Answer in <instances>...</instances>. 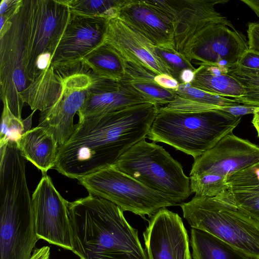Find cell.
I'll list each match as a JSON object with an SVG mask.
<instances>
[{
    "mask_svg": "<svg viewBox=\"0 0 259 259\" xmlns=\"http://www.w3.org/2000/svg\"><path fill=\"white\" fill-rule=\"evenodd\" d=\"M259 162V146L230 133L194 159L190 177L205 173L224 176Z\"/></svg>",
    "mask_w": 259,
    "mask_h": 259,
    "instance_id": "15",
    "label": "cell"
},
{
    "mask_svg": "<svg viewBox=\"0 0 259 259\" xmlns=\"http://www.w3.org/2000/svg\"><path fill=\"white\" fill-rule=\"evenodd\" d=\"M124 0H66L71 13L110 19L117 17Z\"/></svg>",
    "mask_w": 259,
    "mask_h": 259,
    "instance_id": "26",
    "label": "cell"
},
{
    "mask_svg": "<svg viewBox=\"0 0 259 259\" xmlns=\"http://www.w3.org/2000/svg\"><path fill=\"white\" fill-rule=\"evenodd\" d=\"M29 0L0 28L1 98L12 113L22 118L24 104L20 94L30 84L25 74L26 41Z\"/></svg>",
    "mask_w": 259,
    "mask_h": 259,
    "instance_id": "9",
    "label": "cell"
},
{
    "mask_svg": "<svg viewBox=\"0 0 259 259\" xmlns=\"http://www.w3.org/2000/svg\"><path fill=\"white\" fill-rule=\"evenodd\" d=\"M113 166L179 205L192 194L189 178L180 163L162 146L145 139L132 146Z\"/></svg>",
    "mask_w": 259,
    "mask_h": 259,
    "instance_id": "6",
    "label": "cell"
},
{
    "mask_svg": "<svg viewBox=\"0 0 259 259\" xmlns=\"http://www.w3.org/2000/svg\"><path fill=\"white\" fill-rule=\"evenodd\" d=\"M252 123L256 130L257 136L259 137V108H258L253 114Z\"/></svg>",
    "mask_w": 259,
    "mask_h": 259,
    "instance_id": "41",
    "label": "cell"
},
{
    "mask_svg": "<svg viewBox=\"0 0 259 259\" xmlns=\"http://www.w3.org/2000/svg\"><path fill=\"white\" fill-rule=\"evenodd\" d=\"M3 109L1 117L0 147L9 142H17L26 132L31 129L32 113L23 119L15 116L11 111L6 101L3 102Z\"/></svg>",
    "mask_w": 259,
    "mask_h": 259,
    "instance_id": "27",
    "label": "cell"
},
{
    "mask_svg": "<svg viewBox=\"0 0 259 259\" xmlns=\"http://www.w3.org/2000/svg\"><path fill=\"white\" fill-rule=\"evenodd\" d=\"M241 1L247 5L259 17V0H241Z\"/></svg>",
    "mask_w": 259,
    "mask_h": 259,
    "instance_id": "40",
    "label": "cell"
},
{
    "mask_svg": "<svg viewBox=\"0 0 259 259\" xmlns=\"http://www.w3.org/2000/svg\"><path fill=\"white\" fill-rule=\"evenodd\" d=\"M69 209L72 251L80 259H148L138 231L116 204L89 194Z\"/></svg>",
    "mask_w": 259,
    "mask_h": 259,
    "instance_id": "2",
    "label": "cell"
},
{
    "mask_svg": "<svg viewBox=\"0 0 259 259\" xmlns=\"http://www.w3.org/2000/svg\"><path fill=\"white\" fill-rule=\"evenodd\" d=\"M155 50L157 55L171 71L172 77L179 82L180 75L182 71L191 69L195 71L196 69L183 54L175 49L155 46Z\"/></svg>",
    "mask_w": 259,
    "mask_h": 259,
    "instance_id": "32",
    "label": "cell"
},
{
    "mask_svg": "<svg viewBox=\"0 0 259 259\" xmlns=\"http://www.w3.org/2000/svg\"><path fill=\"white\" fill-rule=\"evenodd\" d=\"M147 102L127 80L117 81L98 75L77 115L79 118L102 115Z\"/></svg>",
    "mask_w": 259,
    "mask_h": 259,
    "instance_id": "18",
    "label": "cell"
},
{
    "mask_svg": "<svg viewBox=\"0 0 259 259\" xmlns=\"http://www.w3.org/2000/svg\"><path fill=\"white\" fill-rule=\"evenodd\" d=\"M159 108L147 102L79 118L70 138L59 148L54 168L78 180L113 166L132 146L147 138Z\"/></svg>",
    "mask_w": 259,
    "mask_h": 259,
    "instance_id": "1",
    "label": "cell"
},
{
    "mask_svg": "<svg viewBox=\"0 0 259 259\" xmlns=\"http://www.w3.org/2000/svg\"><path fill=\"white\" fill-rule=\"evenodd\" d=\"M143 236L148 259H192L182 219L166 207L150 217Z\"/></svg>",
    "mask_w": 259,
    "mask_h": 259,
    "instance_id": "14",
    "label": "cell"
},
{
    "mask_svg": "<svg viewBox=\"0 0 259 259\" xmlns=\"http://www.w3.org/2000/svg\"><path fill=\"white\" fill-rule=\"evenodd\" d=\"M71 14L66 0H29L25 74L30 83L50 66Z\"/></svg>",
    "mask_w": 259,
    "mask_h": 259,
    "instance_id": "7",
    "label": "cell"
},
{
    "mask_svg": "<svg viewBox=\"0 0 259 259\" xmlns=\"http://www.w3.org/2000/svg\"><path fill=\"white\" fill-rule=\"evenodd\" d=\"M61 80L51 65L44 71L20 96L34 111H45L57 102L61 94Z\"/></svg>",
    "mask_w": 259,
    "mask_h": 259,
    "instance_id": "22",
    "label": "cell"
},
{
    "mask_svg": "<svg viewBox=\"0 0 259 259\" xmlns=\"http://www.w3.org/2000/svg\"><path fill=\"white\" fill-rule=\"evenodd\" d=\"M0 259H30L39 240L24 158L15 142L0 147Z\"/></svg>",
    "mask_w": 259,
    "mask_h": 259,
    "instance_id": "3",
    "label": "cell"
},
{
    "mask_svg": "<svg viewBox=\"0 0 259 259\" xmlns=\"http://www.w3.org/2000/svg\"><path fill=\"white\" fill-rule=\"evenodd\" d=\"M179 205L191 228L259 259V221L240 207L228 190L213 197L195 195Z\"/></svg>",
    "mask_w": 259,
    "mask_h": 259,
    "instance_id": "4",
    "label": "cell"
},
{
    "mask_svg": "<svg viewBox=\"0 0 259 259\" xmlns=\"http://www.w3.org/2000/svg\"><path fill=\"white\" fill-rule=\"evenodd\" d=\"M99 76L120 81L125 77V63L117 51L105 42L81 60Z\"/></svg>",
    "mask_w": 259,
    "mask_h": 259,
    "instance_id": "25",
    "label": "cell"
},
{
    "mask_svg": "<svg viewBox=\"0 0 259 259\" xmlns=\"http://www.w3.org/2000/svg\"><path fill=\"white\" fill-rule=\"evenodd\" d=\"M154 80L159 86L173 91H177L180 85V83L177 79L167 74H157Z\"/></svg>",
    "mask_w": 259,
    "mask_h": 259,
    "instance_id": "37",
    "label": "cell"
},
{
    "mask_svg": "<svg viewBox=\"0 0 259 259\" xmlns=\"http://www.w3.org/2000/svg\"><path fill=\"white\" fill-rule=\"evenodd\" d=\"M253 165H254L255 168L256 169V170L259 173V162L254 164Z\"/></svg>",
    "mask_w": 259,
    "mask_h": 259,
    "instance_id": "42",
    "label": "cell"
},
{
    "mask_svg": "<svg viewBox=\"0 0 259 259\" xmlns=\"http://www.w3.org/2000/svg\"><path fill=\"white\" fill-rule=\"evenodd\" d=\"M189 179L191 191L196 196L213 197L228 190L226 176L205 173Z\"/></svg>",
    "mask_w": 259,
    "mask_h": 259,
    "instance_id": "28",
    "label": "cell"
},
{
    "mask_svg": "<svg viewBox=\"0 0 259 259\" xmlns=\"http://www.w3.org/2000/svg\"><path fill=\"white\" fill-rule=\"evenodd\" d=\"M228 73L236 79L244 90V95L234 99L243 105L259 107V75L244 73L235 68Z\"/></svg>",
    "mask_w": 259,
    "mask_h": 259,
    "instance_id": "30",
    "label": "cell"
},
{
    "mask_svg": "<svg viewBox=\"0 0 259 259\" xmlns=\"http://www.w3.org/2000/svg\"><path fill=\"white\" fill-rule=\"evenodd\" d=\"M190 245L193 259H253L203 230L192 228Z\"/></svg>",
    "mask_w": 259,
    "mask_h": 259,
    "instance_id": "24",
    "label": "cell"
},
{
    "mask_svg": "<svg viewBox=\"0 0 259 259\" xmlns=\"http://www.w3.org/2000/svg\"><path fill=\"white\" fill-rule=\"evenodd\" d=\"M50 255V247L45 246L33 250L30 259H49Z\"/></svg>",
    "mask_w": 259,
    "mask_h": 259,
    "instance_id": "38",
    "label": "cell"
},
{
    "mask_svg": "<svg viewBox=\"0 0 259 259\" xmlns=\"http://www.w3.org/2000/svg\"><path fill=\"white\" fill-rule=\"evenodd\" d=\"M195 71L191 69L182 71L180 75L179 83L183 84L190 83L194 78Z\"/></svg>",
    "mask_w": 259,
    "mask_h": 259,
    "instance_id": "39",
    "label": "cell"
},
{
    "mask_svg": "<svg viewBox=\"0 0 259 259\" xmlns=\"http://www.w3.org/2000/svg\"><path fill=\"white\" fill-rule=\"evenodd\" d=\"M171 21L175 33V50L183 47L205 27L214 23L234 28L227 18L215 9L217 4L228 1L162 0L147 1Z\"/></svg>",
    "mask_w": 259,
    "mask_h": 259,
    "instance_id": "13",
    "label": "cell"
},
{
    "mask_svg": "<svg viewBox=\"0 0 259 259\" xmlns=\"http://www.w3.org/2000/svg\"><path fill=\"white\" fill-rule=\"evenodd\" d=\"M227 183L237 204L259 221V173L253 165L228 175Z\"/></svg>",
    "mask_w": 259,
    "mask_h": 259,
    "instance_id": "21",
    "label": "cell"
},
{
    "mask_svg": "<svg viewBox=\"0 0 259 259\" xmlns=\"http://www.w3.org/2000/svg\"><path fill=\"white\" fill-rule=\"evenodd\" d=\"M17 144L24 158L42 174L54 168L59 146L45 128L38 125L31 128L21 137Z\"/></svg>",
    "mask_w": 259,
    "mask_h": 259,
    "instance_id": "20",
    "label": "cell"
},
{
    "mask_svg": "<svg viewBox=\"0 0 259 259\" xmlns=\"http://www.w3.org/2000/svg\"><path fill=\"white\" fill-rule=\"evenodd\" d=\"M32 195L36 234L39 239L72 251L69 202L55 187L47 173Z\"/></svg>",
    "mask_w": 259,
    "mask_h": 259,
    "instance_id": "12",
    "label": "cell"
},
{
    "mask_svg": "<svg viewBox=\"0 0 259 259\" xmlns=\"http://www.w3.org/2000/svg\"><path fill=\"white\" fill-rule=\"evenodd\" d=\"M23 0H2L0 4L1 27L8 22L19 10Z\"/></svg>",
    "mask_w": 259,
    "mask_h": 259,
    "instance_id": "34",
    "label": "cell"
},
{
    "mask_svg": "<svg viewBox=\"0 0 259 259\" xmlns=\"http://www.w3.org/2000/svg\"><path fill=\"white\" fill-rule=\"evenodd\" d=\"M247 32L249 49L259 53V21L249 23Z\"/></svg>",
    "mask_w": 259,
    "mask_h": 259,
    "instance_id": "35",
    "label": "cell"
},
{
    "mask_svg": "<svg viewBox=\"0 0 259 259\" xmlns=\"http://www.w3.org/2000/svg\"><path fill=\"white\" fill-rule=\"evenodd\" d=\"M105 42L113 47L124 61L146 68L156 74L164 73L172 77L170 69L156 54L155 46L119 17L108 20Z\"/></svg>",
    "mask_w": 259,
    "mask_h": 259,
    "instance_id": "17",
    "label": "cell"
},
{
    "mask_svg": "<svg viewBox=\"0 0 259 259\" xmlns=\"http://www.w3.org/2000/svg\"><path fill=\"white\" fill-rule=\"evenodd\" d=\"M241 118L219 108L197 112L159 108L147 138L169 145L195 159L232 133Z\"/></svg>",
    "mask_w": 259,
    "mask_h": 259,
    "instance_id": "5",
    "label": "cell"
},
{
    "mask_svg": "<svg viewBox=\"0 0 259 259\" xmlns=\"http://www.w3.org/2000/svg\"><path fill=\"white\" fill-rule=\"evenodd\" d=\"M130 83L148 102L159 107L171 103L177 97L174 91L165 89L157 84Z\"/></svg>",
    "mask_w": 259,
    "mask_h": 259,
    "instance_id": "31",
    "label": "cell"
},
{
    "mask_svg": "<svg viewBox=\"0 0 259 259\" xmlns=\"http://www.w3.org/2000/svg\"><path fill=\"white\" fill-rule=\"evenodd\" d=\"M117 17L155 46L175 49L171 21L147 1L124 0Z\"/></svg>",
    "mask_w": 259,
    "mask_h": 259,
    "instance_id": "19",
    "label": "cell"
},
{
    "mask_svg": "<svg viewBox=\"0 0 259 259\" xmlns=\"http://www.w3.org/2000/svg\"><path fill=\"white\" fill-rule=\"evenodd\" d=\"M52 66L61 80V92L54 105L41 112L38 125L53 135L60 148L72 134L75 125L74 117L84 105L98 75L82 61Z\"/></svg>",
    "mask_w": 259,
    "mask_h": 259,
    "instance_id": "10",
    "label": "cell"
},
{
    "mask_svg": "<svg viewBox=\"0 0 259 259\" xmlns=\"http://www.w3.org/2000/svg\"><path fill=\"white\" fill-rule=\"evenodd\" d=\"M258 108H259L258 106L248 105H241L240 104L232 106L219 107V109L234 116L241 117L247 114H253Z\"/></svg>",
    "mask_w": 259,
    "mask_h": 259,
    "instance_id": "36",
    "label": "cell"
},
{
    "mask_svg": "<svg viewBox=\"0 0 259 259\" xmlns=\"http://www.w3.org/2000/svg\"><path fill=\"white\" fill-rule=\"evenodd\" d=\"M190 84L206 92L234 99L244 95L239 82L221 68L202 64L196 68L194 78Z\"/></svg>",
    "mask_w": 259,
    "mask_h": 259,
    "instance_id": "23",
    "label": "cell"
},
{
    "mask_svg": "<svg viewBox=\"0 0 259 259\" xmlns=\"http://www.w3.org/2000/svg\"><path fill=\"white\" fill-rule=\"evenodd\" d=\"M93 196L105 199L128 211L144 217L161 208L178 205L171 198L145 186L113 166L79 179Z\"/></svg>",
    "mask_w": 259,
    "mask_h": 259,
    "instance_id": "8",
    "label": "cell"
},
{
    "mask_svg": "<svg viewBox=\"0 0 259 259\" xmlns=\"http://www.w3.org/2000/svg\"><path fill=\"white\" fill-rule=\"evenodd\" d=\"M177 96L200 103L219 107L240 105L235 99L210 94L192 87L190 83H180L179 88L174 91Z\"/></svg>",
    "mask_w": 259,
    "mask_h": 259,
    "instance_id": "29",
    "label": "cell"
},
{
    "mask_svg": "<svg viewBox=\"0 0 259 259\" xmlns=\"http://www.w3.org/2000/svg\"><path fill=\"white\" fill-rule=\"evenodd\" d=\"M235 68L244 73L259 75V53L248 49Z\"/></svg>",
    "mask_w": 259,
    "mask_h": 259,
    "instance_id": "33",
    "label": "cell"
},
{
    "mask_svg": "<svg viewBox=\"0 0 259 259\" xmlns=\"http://www.w3.org/2000/svg\"><path fill=\"white\" fill-rule=\"evenodd\" d=\"M108 19L71 14L67 26L52 58L51 65L80 61L105 42Z\"/></svg>",
    "mask_w": 259,
    "mask_h": 259,
    "instance_id": "16",
    "label": "cell"
},
{
    "mask_svg": "<svg viewBox=\"0 0 259 259\" xmlns=\"http://www.w3.org/2000/svg\"><path fill=\"white\" fill-rule=\"evenodd\" d=\"M219 23L209 25L183 48L180 53L192 63L217 66L225 71L236 68L248 48L245 36Z\"/></svg>",
    "mask_w": 259,
    "mask_h": 259,
    "instance_id": "11",
    "label": "cell"
}]
</instances>
